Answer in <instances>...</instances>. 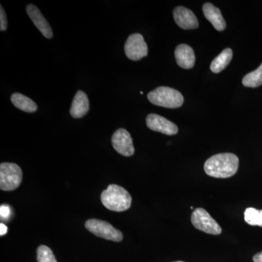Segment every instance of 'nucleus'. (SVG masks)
<instances>
[{"mask_svg":"<svg viewBox=\"0 0 262 262\" xmlns=\"http://www.w3.org/2000/svg\"><path fill=\"white\" fill-rule=\"evenodd\" d=\"M103 206L110 211L122 212L129 209L132 198L126 189L117 184H110L101 195Z\"/></svg>","mask_w":262,"mask_h":262,"instance_id":"f03ea898","label":"nucleus"},{"mask_svg":"<svg viewBox=\"0 0 262 262\" xmlns=\"http://www.w3.org/2000/svg\"><path fill=\"white\" fill-rule=\"evenodd\" d=\"M239 159L232 153H222L213 155L206 160L204 170L207 175L218 179L232 177L238 170Z\"/></svg>","mask_w":262,"mask_h":262,"instance_id":"f257e3e1","label":"nucleus"},{"mask_svg":"<svg viewBox=\"0 0 262 262\" xmlns=\"http://www.w3.org/2000/svg\"><path fill=\"white\" fill-rule=\"evenodd\" d=\"M173 18L177 25L183 29H194L199 26L194 13L184 7H177L174 9Z\"/></svg>","mask_w":262,"mask_h":262,"instance_id":"9b49d317","label":"nucleus"},{"mask_svg":"<svg viewBox=\"0 0 262 262\" xmlns=\"http://www.w3.org/2000/svg\"><path fill=\"white\" fill-rule=\"evenodd\" d=\"M22 181V170L17 164L3 163L0 165V189L15 190Z\"/></svg>","mask_w":262,"mask_h":262,"instance_id":"20e7f679","label":"nucleus"},{"mask_svg":"<svg viewBox=\"0 0 262 262\" xmlns=\"http://www.w3.org/2000/svg\"><path fill=\"white\" fill-rule=\"evenodd\" d=\"M146 125L151 130L162 133L168 136L175 135L179 131L178 127L176 124L157 114H149L146 117Z\"/></svg>","mask_w":262,"mask_h":262,"instance_id":"1a4fd4ad","label":"nucleus"},{"mask_svg":"<svg viewBox=\"0 0 262 262\" xmlns=\"http://www.w3.org/2000/svg\"><path fill=\"white\" fill-rule=\"evenodd\" d=\"M84 225L86 229L91 233L101 238L115 241V242H120L123 239V234L122 232L105 221L93 219V220H88Z\"/></svg>","mask_w":262,"mask_h":262,"instance_id":"39448f33","label":"nucleus"},{"mask_svg":"<svg viewBox=\"0 0 262 262\" xmlns=\"http://www.w3.org/2000/svg\"><path fill=\"white\" fill-rule=\"evenodd\" d=\"M112 144L114 149L122 156L130 157L135 152L132 138L125 129L120 128L114 133Z\"/></svg>","mask_w":262,"mask_h":262,"instance_id":"6e6552de","label":"nucleus"},{"mask_svg":"<svg viewBox=\"0 0 262 262\" xmlns=\"http://www.w3.org/2000/svg\"><path fill=\"white\" fill-rule=\"evenodd\" d=\"M191 222L196 229L207 234L218 235L222 233V229L211 215L202 208H198L193 211Z\"/></svg>","mask_w":262,"mask_h":262,"instance_id":"423d86ee","label":"nucleus"},{"mask_svg":"<svg viewBox=\"0 0 262 262\" xmlns=\"http://www.w3.org/2000/svg\"><path fill=\"white\" fill-rule=\"evenodd\" d=\"M177 64L185 70L192 69L195 63V56L190 46L186 44L179 45L175 50Z\"/></svg>","mask_w":262,"mask_h":262,"instance_id":"f8f14e48","label":"nucleus"},{"mask_svg":"<svg viewBox=\"0 0 262 262\" xmlns=\"http://www.w3.org/2000/svg\"><path fill=\"white\" fill-rule=\"evenodd\" d=\"M243 84L246 87L257 88L262 84V63L257 70L250 72L243 79Z\"/></svg>","mask_w":262,"mask_h":262,"instance_id":"f3484780","label":"nucleus"},{"mask_svg":"<svg viewBox=\"0 0 262 262\" xmlns=\"http://www.w3.org/2000/svg\"><path fill=\"white\" fill-rule=\"evenodd\" d=\"M233 53L230 48H226L218 56L215 57L211 64V70L213 73H220L228 66L232 60Z\"/></svg>","mask_w":262,"mask_h":262,"instance_id":"dca6fc26","label":"nucleus"},{"mask_svg":"<svg viewBox=\"0 0 262 262\" xmlns=\"http://www.w3.org/2000/svg\"><path fill=\"white\" fill-rule=\"evenodd\" d=\"M8 232V227L4 224H0V235L3 236Z\"/></svg>","mask_w":262,"mask_h":262,"instance_id":"4be33fe9","label":"nucleus"},{"mask_svg":"<svg viewBox=\"0 0 262 262\" xmlns=\"http://www.w3.org/2000/svg\"><path fill=\"white\" fill-rule=\"evenodd\" d=\"M10 100L15 107L25 113H33L37 111V104L31 98L23 94L15 93L12 95Z\"/></svg>","mask_w":262,"mask_h":262,"instance_id":"2eb2a0df","label":"nucleus"},{"mask_svg":"<svg viewBox=\"0 0 262 262\" xmlns=\"http://www.w3.org/2000/svg\"><path fill=\"white\" fill-rule=\"evenodd\" d=\"M147 98L152 104L168 108L180 107L184 103V97L179 91L164 86L151 91Z\"/></svg>","mask_w":262,"mask_h":262,"instance_id":"7ed1b4c3","label":"nucleus"},{"mask_svg":"<svg viewBox=\"0 0 262 262\" xmlns=\"http://www.w3.org/2000/svg\"><path fill=\"white\" fill-rule=\"evenodd\" d=\"M253 260L254 262H262V251L254 255Z\"/></svg>","mask_w":262,"mask_h":262,"instance_id":"5701e85b","label":"nucleus"},{"mask_svg":"<svg viewBox=\"0 0 262 262\" xmlns=\"http://www.w3.org/2000/svg\"><path fill=\"white\" fill-rule=\"evenodd\" d=\"M203 11L205 17L208 21L211 22L213 27L219 32H222L226 29V22L222 16L221 10L212 5L211 3H206L203 6Z\"/></svg>","mask_w":262,"mask_h":262,"instance_id":"4468645a","label":"nucleus"},{"mask_svg":"<svg viewBox=\"0 0 262 262\" xmlns=\"http://www.w3.org/2000/svg\"><path fill=\"white\" fill-rule=\"evenodd\" d=\"M174 262H184V261H174Z\"/></svg>","mask_w":262,"mask_h":262,"instance_id":"b1692460","label":"nucleus"},{"mask_svg":"<svg viewBox=\"0 0 262 262\" xmlns=\"http://www.w3.org/2000/svg\"><path fill=\"white\" fill-rule=\"evenodd\" d=\"M8 29V19L3 7L0 5V31L4 32Z\"/></svg>","mask_w":262,"mask_h":262,"instance_id":"aec40b11","label":"nucleus"},{"mask_svg":"<svg viewBox=\"0 0 262 262\" xmlns=\"http://www.w3.org/2000/svg\"><path fill=\"white\" fill-rule=\"evenodd\" d=\"M37 253L38 262H57L53 251L48 246L44 245L39 246Z\"/></svg>","mask_w":262,"mask_h":262,"instance_id":"6ab92c4d","label":"nucleus"},{"mask_svg":"<svg viewBox=\"0 0 262 262\" xmlns=\"http://www.w3.org/2000/svg\"><path fill=\"white\" fill-rule=\"evenodd\" d=\"M89 108L90 103L87 94L82 91H77L71 106V116L75 119L81 118L87 115Z\"/></svg>","mask_w":262,"mask_h":262,"instance_id":"ddd939ff","label":"nucleus"},{"mask_svg":"<svg viewBox=\"0 0 262 262\" xmlns=\"http://www.w3.org/2000/svg\"><path fill=\"white\" fill-rule=\"evenodd\" d=\"M125 55L132 61H139L148 54L147 45L139 33L131 34L125 44Z\"/></svg>","mask_w":262,"mask_h":262,"instance_id":"0eeeda50","label":"nucleus"},{"mask_svg":"<svg viewBox=\"0 0 262 262\" xmlns=\"http://www.w3.org/2000/svg\"><path fill=\"white\" fill-rule=\"evenodd\" d=\"M244 220L249 225L262 227V210L248 208L244 212Z\"/></svg>","mask_w":262,"mask_h":262,"instance_id":"a211bd4d","label":"nucleus"},{"mask_svg":"<svg viewBox=\"0 0 262 262\" xmlns=\"http://www.w3.org/2000/svg\"><path fill=\"white\" fill-rule=\"evenodd\" d=\"M10 206H7V205H2L1 207H0V215H1L2 220H8V218L10 217Z\"/></svg>","mask_w":262,"mask_h":262,"instance_id":"412c9836","label":"nucleus"},{"mask_svg":"<svg viewBox=\"0 0 262 262\" xmlns=\"http://www.w3.org/2000/svg\"><path fill=\"white\" fill-rule=\"evenodd\" d=\"M27 12L29 18L42 35L47 39H51L53 36V30L40 10L35 5L29 4L27 6Z\"/></svg>","mask_w":262,"mask_h":262,"instance_id":"9d476101","label":"nucleus"}]
</instances>
